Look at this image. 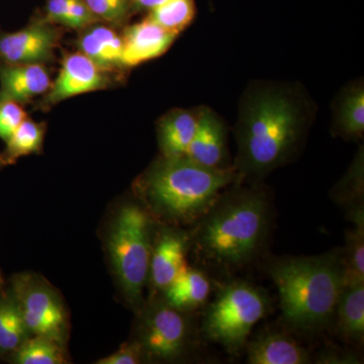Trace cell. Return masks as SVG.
I'll return each instance as SVG.
<instances>
[{
    "mask_svg": "<svg viewBox=\"0 0 364 364\" xmlns=\"http://www.w3.org/2000/svg\"><path fill=\"white\" fill-rule=\"evenodd\" d=\"M282 316L296 329H320L331 322L344 286L343 254L333 250L310 257H287L272 263Z\"/></svg>",
    "mask_w": 364,
    "mask_h": 364,
    "instance_id": "cell-1",
    "label": "cell"
},
{
    "mask_svg": "<svg viewBox=\"0 0 364 364\" xmlns=\"http://www.w3.org/2000/svg\"><path fill=\"white\" fill-rule=\"evenodd\" d=\"M236 178L230 167L210 168L188 157L163 158L141 181V193L155 214L188 224L207 214Z\"/></svg>",
    "mask_w": 364,
    "mask_h": 364,
    "instance_id": "cell-2",
    "label": "cell"
},
{
    "mask_svg": "<svg viewBox=\"0 0 364 364\" xmlns=\"http://www.w3.org/2000/svg\"><path fill=\"white\" fill-rule=\"evenodd\" d=\"M268 219L269 207L260 191L228 193L200 219L196 242L205 257L219 264H246L262 247Z\"/></svg>",
    "mask_w": 364,
    "mask_h": 364,
    "instance_id": "cell-3",
    "label": "cell"
},
{
    "mask_svg": "<svg viewBox=\"0 0 364 364\" xmlns=\"http://www.w3.org/2000/svg\"><path fill=\"white\" fill-rule=\"evenodd\" d=\"M301 124L298 105L286 93L267 90L251 98L238 133L242 171L263 176L279 167L296 147Z\"/></svg>",
    "mask_w": 364,
    "mask_h": 364,
    "instance_id": "cell-4",
    "label": "cell"
},
{
    "mask_svg": "<svg viewBox=\"0 0 364 364\" xmlns=\"http://www.w3.org/2000/svg\"><path fill=\"white\" fill-rule=\"evenodd\" d=\"M151 225L148 213L130 203L121 208L109 230V257L124 296L134 306L142 303L149 277Z\"/></svg>",
    "mask_w": 364,
    "mask_h": 364,
    "instance_id": "cell-5",
    "label": "cell"
},
{
    "mask_svg": "<svg viewBox=\"0 0 364 364\" xmlns=\"http://www.w3.org/2000/svg\"><path fill=\"white\" fill-rule=\"evenodd\" d=\"M267 312L268 301L262 291L245 282H233L221 289L208 309L203 332L208 339L235 353Z\"/></svg>",
    "mask_w": 364,
    "mask_h": 364,
    "instance_id": "cell-6",
    "label": "cell"
},
{
    "mask_svg": "<svg viewBox=\"0 0 364 364\" xmlns=\"http://www.w3.org/2000/svg\"><path fill=\"white\" fill-rule=\"evenodd\" d=\"M9 291L16 301L31 335L50 337L66 344L69 318L58 291L31 273L14 275Z\"/></svg>",
    "mask_w": 364,
    "mask_h": 364,
    "instance_id": "cell-7",
    "label": "cell"
},
{
    "mask_svg": "<svg viewBox=\"0 0 364 364\" xmlns=\"http://www.w3.org/2000/svg\"><path fill=\"white\" fill-rule=\"evenodd\" d=\"M188 338V322L181 311L165 301L164 303H157L146 314L138 342L145 355L167 361L181 355Z\"/></svg>",
    "mask_w": 364,
    "mask_h": 364,
    "instance_id": "cell-8",
    "label": "cell"
},
{
    "mask_svg": "<svg viewBox=\"0 0 364 364\" xmlns=\"http://www.w3.org/2000/svg\"><path fill=\"white\" fill-rule=\"evenodd\" d=\"M58 41V31L47 21L0 33V63L45 64L54 57Z\"/></svg>",
    "mask_w": 364,
    "mask_h": 364,
    "instance_id": "cell-9",
    "label": "cell"
},
{
    "mask_svg": "<svg viewBox=\"0 0 364 364\" xmlns=\"http://www.w3.org/2000/svg\"><path fill=\"white\" fill-rule=\"evenodd\" d=\"M105 71L81 52L67 55L50 87L48 102L58 104L68 98L104 90L109 83Z\"/></svg>",
    "mask_w": 364,
    "mask_h": 364,
    "instance_id": "cell-10",
    "label": "cell"
},
{
    "mask_svg": "<svg viewBox=\"0 0 364 364\" xmlns=\"http://www.w3.org/2000/svg\"><path fill=\"white\" fill-rule=\"evenodd\" d=\"M178 35L163 28L149 18L129 26L123 39L122 66L135 67L165 54Z\"/></svg>",
    "mask_w": 364,
    "mask_h": 364,
    "instance_id": "cell-11",
    "label": "cell"
},
{
    "mask_svg": "<svg viewBox=\"0 0 364 364\" xmlns=\"http://www.w3.org/2000/svg\"><path fill=\"white\" fill-rule=\"evenodd\" d=\"M51 85L44 64L0 63V102L26 104L47 92Z\"/></svg>",
    "mask_w": 364,
    "mask_h": 364,
    "instance_id": "cell-12",
    "label": "cell"
},
{
    "mask_svg": "<svg viewBox=\"0 0 364 364\" xmlns=\"http://www.w3.org/2000/svg\"><path fill=\"white\" fill-rule=\"evenodd\" d=\"M188 238L176 231L163 232L151 253L149 275L153 286L165 291L188 265Z\"/></svg>",
    "mask_w": 364,
    "mask_h": 364,
    "instance_id": "cell-13",
    "label": "cell"
},
{
    "mask_svg": "<svg viewBox=\"0 0 364 364\" xmlns=\"http://www.w3.org/2000/svg\"><path fill=\"white\" fill-rule=\"evenodd\" d=\"M186 157L210 168L225 167L223 162L226 158V132L214 112L205 109L198 114V127Z\"/></svg>",
    "mask_w": 364,
    "mask_h": 364,
    "instance_id": "cell-14",
    "label": "cell"
},
{
    "mask_svg": "<svg viewBox=\"0 0 364 364\" xmlns=\"http://www.w3.org/2000/svg\"><path fill=\"white\" fill-rule=\"evenodd\" d=\"M251 364H305L310 363L308 352L294 339L282 333L269 332L252 340L247 347Z\"/></svg>",
    "mask_w": 364,
    "mask_h": 364,
    "instance_id": "cell-15",
    "label": "cell"
},
{
    "mask_svg": "<svg viewBox=\"0 0 364 364\" xmlns=\"http://www.w3.org/2000/svg\"><path fill=\"white\" fill-rule=\"evenodd\" d=\"M198 123V114L188 111L171 112L159 126V145L163 157L186 156Z\"/></svg>",
    "mask_w": 364,
    "mask_h": 364,
    "instance_id": "cell-16",
    "label": "cell"
},
{
    "mask_svg": "<svg viewBox=\"0 0 364 364\" xmlns=\"http://www.w3.org/2000/svg\"><path fill=\"white\" fill-rule=\"evenodd\" d=\"M337 328L345 339L363 343L364 336V282L345 284L336 306Z\"/></svg>",
    "mask_w": 364,
    "mask_h": 364,
    "instance_id": "cell-17",
    "label": "cell"
},
{
    "mask_svg": "<svg viewBox=\"0 0 364 364\" xmlns=\"http://www.w3.org/2000/svg\"><path fill=\"white\" fill-rule=\"evenodd\" d=\"M210 291L208 277L203 272L186 267L165 289V301L182 312L203 305Z\"/></svg>",
    "mask_w": 364,
    "mask_h": 364,
    "instance_id": "cell-18",
    "label": "cell"
},
{
    "mask_svg": "<svg viewBox=\"0 0 364 364\" xmlns=\"http://www.w3.org/2000/svg\"><path fill=\"white\" fill-rule=\"evenodd\" d=\"M30 336L16 301L4 289L0 291V356L13 355Z\"/></svg>",
    "mask_w": 364,
    "mask_h": 364,
    "instance_id": "cell-19",
    "label": "cell"
},
{
    "mask_svg": "<svg viewBox=\"0 0 364 364\" xmlns=\"http://www.w3.org/2000/svg\"><path fill=\"white\" fill-rule=\"evenodd\" d=\"M11 356L18 364L68 363L65 344L39 335L28 337Z\"/></svg>",
    "mask_w": 364,
    "mask_h": 364,
    "instance_id": "cell-20",
    "label": "cell"
},
{
    "mask_svg": "<svg viewBox=\"0 0 364 364\" xmlns=\"http://www.w3.org/2000/svg\"><path fill=\"white\" fill-rule=\"evenodd\" d=\"M45 133L44 124L26 117L6 142V148L1 155L6 165L14 164L18 158L39 152L44 144Z\"/></svg>",
    "mask_w": 364,
    "mask_h": 364,
    "instance_id": "cell-21",
    "label": "cell"
},
{
    "mask_svg": "<svg viewBox=\"0 0 364 364\" xmlns=\"http://www.w3.org/2000/svg\"><path fill=\"white\" fill-rule=\"evenodd\" d=\"M196 16L195 0H165L150 9L148 18L176 35L186 30Z\"/></svg>",
    "mask_w": 364,
    "mask_h": 364,
    "instance_id": "cell-22",
    "label": "cell"
},
{
    "mask_svg": "<svg viewBox=\"0 0 364 364\" xmlns=\"http://www.w3.org/2000/svg\"><path fill=\"white\" fill-rule=\"evenodd\" d=\"M353 229L346 236L343 254L345 284L364 282V215L352 221Z\"/></svg>",
    "mask_w": 364,
    "mask_h": 364,
    "instance_id": "cell-23",
    "label": "cell"
},
{
    "mask_svg": "<svg viewBox=\"0 0 364 364\" xmlns=\"http://www.w3.org/2000/svg\"><path fill=\"white\" fill-rule=\"evenodd\" d=\"M337 128L342 135L360 138L364 132V92L361 87L353 88L345 95L337 114Z\"/></svg>",
    "mask_w": 364,
    "mask_h": 364,
    "instance_id": "cell-24",
    "label": "cell"
},
{
    "mask_svg": "<svg viewBox=\"0 0 364 364\" xmlns=\"http://www.w3.org/2000/svg\"><path fill=\"white\" fill-rule=\"evenodd\" d=\"M79 52L85 55L91 61L95 62L100 68L107 70L112 67L117 66L116 62L112 58L111 55L107 51V49L102 46L100 40L91 33L90 30L83 33L79 38L77 42Z\"/></svg>",
    "mask_w": 364,
    "mask_h": 364,
    "instance_id": "cell-25",
    "label": "cell"
},
{
    "mask_svg": "<svg viewBox=\"0 0 364 364\" xmlns=\"http://www.w3.org/2000/svg\"><path fill=\"white\" fill-rule=\"evenodd\" d=\"M97 18L119 23L126 18L130 7V0H85Z\"/></svg>",
    "mask_w": 364,
    "mask_h": 364,
    "instance_id": "cell-26",
    "label": "cell"
},
{
    "mask_svg": "<svg viewBox=\"0 0 364 364\" xmlns=\"http://www.w3.org/2000/svg\"><path fill=\"white\" fill-rule=\"evenodd\" d=\"M26 119V112L18 102H0V139L7 142Z\"/></svg>",
    "mask_w": 364,
    "mask_h": 364,
    "instance_id": "cell-27",
    "label": "cell"
},
{
    "mask_svg": "<svg viewBox=\"0 0 364 364\" xmlns=\"http://www.w3.org/2000/svg\"><path fill=\"white\" fill-rule=\"evenodd\" d=\"M145 352L139 342L133 343H124L122 345L119 350L100 359L98 364H136L143 361Z\"/></svg>",
    "mask_w": 364,
    "mask_h": 364,
    "instance_id": "cell-28",
    "label": "cell"
},
{
    "mask_svg": "<svg viewBox=\"0 0 364 364\" xmlns=\"http://www.w3.org/2000/svg\"><path fill=\"white\" fill-rule=\"evenodd\" d=\"M97 21L85 0H71L65 25L72 28H83Z\"/></svg>",
    "mask_w": 364,
    "mask_h": 364,
    "instance_id": "cell-29",
    "label": "cell"
},
{
    "mask_svg": "<svg viewBox=\"0 0 364 364\" xmlns=\"http://www.w3.org/2000/svg\"><path fill=\"white\" fill-rule=\"evenodd\" d=\"M71 0H48L46 6L47 18L46 21L51 23L65 25L67 14Z\"/></svg>",
    "mask_w": 364,
    "mask_h": 364,
    "instance_id": "cell-30",
    "label": "cell"
},
{
    "mask_svg": "<svg viewBox=\"0 0 364 364\" xmlns=\"http://www.w3.org/2000/svg\"><path fill=\"white\" fill-rule=\"evenodd\" d=\"M164 1L165 0H134L136 6L149 9V11Z\"/></svg>",
    "mask_w": 364,
    "mask_h": 364,
    "instance_id": "cell-31",
    "label": "cell"
},
{
    "mask_svg": "<svg viewBox=\"0 0 364 364\" xmlns=\"http://www.w3.org/2000/svg\"><path fill=\"white\" fill-rule=\"evenodd\" d=\"M4 289V279L1 274V270H0V291Z\"/></svg>",
    "mask_w": 364,
    "mask_h": 364,
    "instance_id": "cell-32",
    "label": "cell"
},
{
    "mask_svg": "<svg viewBox=\"0 0 364 364\" xmlns=\"http://www.w3.org/2000/svg\"><path fill=\"white\" fill-rule=\"evenodd\" d=\"M7 166L6 161H4V157H2V155L0 154V169L2 168V167Z\"/></svg>",
    "mask_w": 364,
    "mask_h": 364,
    "instance_id": "cell-33",
    "label": "cell"
}]
</instances>
